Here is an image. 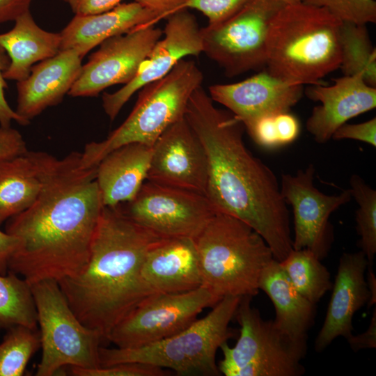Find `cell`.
I'll use <instances>...</instances> for the list:
<instances>
[{"instance_id": "cell-1", "label": "cell", "mask_w": 376, "mask_h": 376, "mask_svg": "<svg viewBox=\"0 0 376 376\" xmlns=\"http://www.w3.org/2000/svg\"><path fill=\"white\" fill-rule=\"evenodd\" d=\"M41 181L34 202L6 221L5 231L17 237L8 271L29 285L57 282L77 275L86 264L104 207L96 168H85L81 152L63 158L29 151Z\"/></svg>"}, {"instance_id": "cell-15", "label": "cell", "mask_w": 376, "mask_h": 376, "mask_svg": "<svg viewBox=\"0 0 376 376\" xmlns=\"http://www.w3.org/2000/svg\"><path fill=\"white\" fill-rule=\"evenodd\" d=\"M164 34L132 80L114 93H103L102 107L111 120L143 86L164 77L185 56H198L203 52L201 28L187 8L167 17Z\"/></svg>"}, {"instance_id": "cell-33", "label": "cell", "mask_w": 376, "mask_h": 376, "mask_svg": "<svg viewBox=\"0 0 376 376\" xmlns=\"http://www.w3.org/2000/svg\"><path fill=\"white\" fill-rule=\"evenodd\" d=\"M68 368L69 373L74 376H165L169 373L162 368L139 362L120 363L92 368Z\"/></svg>"}, {"instance_id": "cell-35", "label": "cell", "mask_w": 376, "mask_h": 376, "mask_svg": "<svg viewBox=\"0 0 376 376\" xmlns=\"http://www.w3.org/2000/svg\"><path fill=\"white\" fill-rule=\"evenodd\" d=\"M276 114L261 117L244 127L255 143L261 147L273 149L281 146L275 120Z\"/></svg>"}, {"instance_id": "cell-11", "label": "cell", "mask_w": 376, "mask_h": 376, "mask_svg": "<svg viewBox=\"0 0 376 376\" xmlns=\"http://www.w3.org/2000/svg\"><path fill=\"white\" fill-rule=\"evenodd\" d=\"M221 299L203 285L185 292L152 294L125 315L105 340L120 348L159 341L187 328L201 311Z\"/></svg>"}, {"instance_id": "cell-40", "label": "cell", "mask_w": 376, "mask_h": 376, "mask_svg": "<svg viewBox=\"0 0 376 376\" xmlns=\"http://www.w3.org/2000/svg\"><path fill=\"white\" fill-rule=\"evenodd\" d=\"M123 0H68L72 10L77 15L102 13L113 9Z\"/></svg>"}, {"instance_id": "cell-34", "label": "cell", "mask_w": 376, "mask_h": 376, "mask_svg": "<svg viewBox=\"0 0 376 376\" xmlns=\"http://www.w3.org/2000/svg\"><path fill=\"white\" fill-rule=\"evenodd\" d=\"M250 0H187L183 8L201 12L208 19V26H214L228 19Z\"/></svg>"}, {"instance_id": "cell-6", "label": "cell", "mask_w": 376, "mask_h": 376, "mask_svg": "<svg viewBox=\"0 0 376 376\" xmlns=\"http://www.w3.org/2000/svg\"><path fill=\"white\" fill-rule=\"evenodd\" d=\"M241 297H223L205 317L159 341L134 348L100 347V366L139 362L171 369L178 375L218 376L216 354L235 334L229 324Z\"/></svg>"}, {"instance_id": "cell-13", "label": "cell", "mask_w": 376, "mask_h": 376, "mask_svg": "<svg viewBox=\"0 0 376 376\" xmlns=\"http://www.w3.org/2000/svg\"><path fill=\"white\" fill-rule=\"evenodd\" d=\"M315 167L309 164L296 174H282L281 194L292 208L295 237L292 249H307L320 260L326 258L334 240L331 214L352 198L350 189L327 195L314 185Z\"/></svg>"}, {"instance_id": "cell-45", "label": "cell", "mask_w": 376, "mask_h": 376, "mask_svg": "<svg viewBox=\"0 0 376 376\" xmlns=\"http://www.w3.org/2000/svg\"><path fill=\"white\" fill-rule=\"evenodd\" d=\"M368 269L367 277L366 280L370 292V299L366 305L369 308L376 303V277L372 269V264L368 265Z\"/></svg>"}, {"instance_id": "cell-37", "label": "cell", "mask_w": 376, "mask_h": 376, "mask_svg": "<svg viewBox=\"0 0 376 376\" xmlns=\"http://www.w3.org/2000/svg\"><path fill=\"white\" fill-rule=\"evenodd\" d=\"M10 61L4 49L0 46V125L2 127H10L13 120L26 126L29 125L22 119L15 111L8 104L6 100L4 91L7 88L3 72L8 66Z\"/></svg>"}, {"instance_id": "cell-24", "label": "cell", "mask_w": 376, "mask_h": 376, "mask_svg": "<svg viewBox=\"0 0 376 376\" xmlns=\"http://www.w3.org/2000/svg\"><path fill=\"white\" fill-rule=\"evenodd\" d=\"M258 288L274 306L276 327L295 340L307 341L308 331L314 322L315 304L295 289L280 262L273 258L264 267Z\"/></svg>"}, {"instance_id": "cell-23", "label": "cell", "mask_w": 376, "mask_h": 376, "mask_svg": "<svg viewBox=\"0 0 376 376\" xmlns=\"http://www.w3.org/2000/svg\"><path fill=\"white\" fill-rule=\"evenodd\" d=\"M152 146L131 143L108 153L97 165L96 181L104 206L132 200L146 180Z\"/></svg>"}, {"instance_id": "cell-12", "label": "cell", "mask_w": 376, "mask_h": 376, "mask_svg": "<svg viewBox=\"0 0 376 376\" xmlns=\"http://www.w3.org/2000/svg\"><path fill=\"white\" fill-rule=\"evenodd\" d=\"M118 207L133 221L163 238L194 240L216 213L205 194L148 180L132 200Z\"/></svg>"}, {"instance_id": "cell-20", "label": "cell", "mask_w": 376, "mask_h": 376, "mask_svg": "<svg viewBox=\"0 0 376 376\" xmlns=\"http://www.w3.org/2000/svg\"><path fill=\"white\" fill-rule=\"evenodd\" d=\"M82 58L73 49L34 65L27 77L17 81L16 113L26 123L47 108L57 105L79 77Z\"/></svg>"}, {"instance_id": "cell-19", "label": "cell", "mask_w": 376, "mask_h": 376, "mask_svg": "<svg viewBox=\"0 0 376 376\" xmlns=\"http://www.w3.org/2000/svg\"><path fill=\"white\" fill-rule=\"evenodd\" d=\"M368 265L361 251L344 253L340 258L325 319L315 340L317 352L338 336L347 340L352 335L353 316L370 299L365 277Z\"/></svg>"}, {"instance_id": "cell-25", "label": "cell", "mask_w": 376, "mask_h": 376, "mask_svg": "<svg viewBox=\"0 0 376 376\" xmlns=\"http://www.w3.org/2000/svg\"><path fill=\"white\" fill-rule=\"evenodd\" d=\"M10 31L0 33V46L9 58L5 79L19 81L30 74L35 63L60 52L61 34L41 29L28 11L15 21Z\"/></svg>"}, {"instance_id": "cell-36", "label": "cell", "mask_w": 376, "mask_h": 376, "mask_svg": "<svg viewBox=\"0 0 376 376\" xmlns=\"http://www.w3.org/2000/svg\"><path fill=\"white\" fill-rule=\"evenodd\" d=\"M334 140L353 139L363 141L373 147H376V118L375 117L357 124L345 123L333 134Z\"/></svg>"}, {"instance_id": "cell-44", "label": "cell", "mask_w": 376, "mask_h": 376, "mask_svg": "<svg viewBox=\"0 0 376 376\" xmlns=\"http://www.w3.org/2000/svg\"><path fill=\"white\" fill-rule=\"evenodd\" d=\"M33 0H0V24L15 21L24 13L30 11Z\"/></svg>"}, {"instance_id": "cell-14", "label": "cell", "mask_w": 376, "mask_h": 376, "mask_svg": "<svg viewBox=\"0 0 376 376\" xmlns=\"http://www.w3.org/2000/svg\"><path fill=\"white\" fill-rule=\"evenodd\" d=\"M162 35L154 25H145L104 40L82 65L68 94L95 97L113 85L128 83Z\"/></svg>"}, {"instance_id": "cell-30", "label": "cell", "mask_w": 376, "mask_h": 376, "mask_svg": "<svg viewBox=\"0 0 376 376\" xmlns=\"http://www.w3.org/2000/svg\"><path fill=\"white\" fill-rule=\"evenodd\" d=\"M40 347L39 330L22 325L8 329L0 343V376H22Z\"/></svg>"}, {"instance_id": "cell-39", "label": "cell", "mask_w": 376, "mask_h": 376, "mask_svg": "<svg viewBox=\"0 0 376 376\" xmlns=\"http://www.w3.org/2000/svg\"><path fill=\"white\" fill-rule=\"evenodd\" d=\"M278 134L281 146L293 142L299 136L300 125L298 119L289 111L275 115Z\"/></svg>"}, {"instance_id": "cell-17", "label": "cell", "mask_w": 376, "mask_h": 376, "mask_svg": "<svg viewBox=\"0 0 376 376\" xmlns=\"http://www.w3.org/2000/svg\"><path fill=\"white\" fill-rule=\"evenodd\" d=\"M208 89L212 101L226 107L245 127L261 117L289 111L301 99L303 85L265 70L243 81L214 84Z\"/></svg>"}, {"instance_id": "cell-38", "label": "cell", "mask_w": 376, "mask_h": 376, "mask_svg": "<svg viewBox=\"0 0 376 376\" xmlns=\"http://www.w3.org/2000/svg\"><path fill=\"white\" fill-rule=\"evenodd\" d=\"M26 143L16 129L0 125V160L26 154Z\"/></svg>"}, {"instance_id": "cell-43", "label": "cell", "mask_w": 376, "mask_h": 376, "mask_svg": "<svg viewBox=\"0 0 376 376\" xmlns=\"http://www.w3.org/2000/svg\"><path fill=\"white\" fill-rule=\"evenodd\" d=\"M354 352L361 349L376 347V311L374 309L368 328L362 334L352 335L347 340Z\"/></svg>"}, {"instance_id": "cell-31", "label": "cell", "mask_w": 376, "mask_h": 376, "mask_svg": "<svg viewBox=\"0 0 376 376\" xmlns=\"http://www.w3.org/2000/svg\"><path fill=\"white\" fill-rule=\"evenodd\" d=\"M350 186L359 205L355 214L358 246L372 264L376 253V191L357 174L350 176Z\"/></svg>"}, {"instance_id": "cell-16", "label": "cell", "mask_w": 376, "mask_h": 376, "mask_svg": "<svg viewBox=\"0 0 376 376\" xmlns=\"http://www.w3.org/2000/svg\"><path fill=\"white\" fill-rule=\"evenodd\" d=\"M146 180L205 195L206 153L185 116L168 127L152 145Z\"/></svg>"}, {"instance_id": "cell-47", "label": "cell", "mask_w": 376, "mask_h": 376, "mask_svg": "<svg viewBox=\"0 0 376 376\" xmlns=\"http://www.w3.org/2000/svg\"><path fill=\"white\" fill-rule=\"evenodd\" d=\"M63 1H65V2H67V1H68V0H63Z\"/></svg>"}, {"instance_id": "cell-9", "label": "cell", "mask_w": 376, "mask_h": 376, "mask_svg": "<svg viewBox=\"0 0 376 376\" xmlns=\"http://www.w3.org/2000/svg\"><path fill=\"white\" fill-rule=\"evenodd\" d=\"M30 285L42 348L36 375L52 376L65 367L100 366L99 350L103 337L81 322L58 282L45 280Z\"/></svg>"}, {"instance_id": "cell-18", "label": "cell", "mask_w": 376, "mask_h": 376, "mask_svg": "<svg viewBox=\"0 0 376 376\" xmlns=\"http://www.w3.org/2000/svg\"><path fill=\"white\" fill-rule=\"evenodd\" d=\"M306 95L320 102L313 109L306 123L318 143H327L342 125L376 107V87L369 86L361 73L343 75L330 86L310 85Z\"/></svg>"}, {"instance_id": "cell-32", "label": "cell", "mask_w": 376, "mask_h": 376, "mask_svg": "<svg viewBox=\"0 0 376 376\" xmlns=\"http://www.w3.org/2000/svg\"><path fill=\"white\" fill-rule=\"evenodd\" d=\"M301 2L323 8L341 22L359 24L376 22L375 0H301Z\"/></svg>"}, {"instance_id": "cell-5", "label": "cell", "mask_w": 376, "mask_h": 376, "mask_svg": "<svg viewBox=\"0 0 376 376\" xmlns=\"http://www.w3.org/2000/svg\"><path fill=\"white\" fill-rule=\"evenodd\" d=\"M194 240L203 285L220 299L258 294L261 272L274 256L249 225L216 212Z\"/></svg>"}, {"instance_id": "cell-4", "label": "cell", "mask_w": 376, "mask_h": 376, "mask_svg": "<svg viewBox=\"0 0 376 376\" xmlns=\"http://www.w3.org/2000/svg\"><path fill=\"white\" fill-rule=\"evenodd\" d=\"M341 24L323 8L302 2L285 4L269 24L266 70L294 84H321L340 68Z\"/></svg>"}, {"instance_id": "cell-21", "label": "cell", "mask_w": 376, "mask_h": 376, "mask_svg": "<svg viewBox=\"0 0 376 376\" xmlns=\"http://www.w3.org/2000/svg\"><path fill=\"white\" fill-rule=\"evenodd\" d=\"M141 279L152 293H180L203 285L194 240L163 238L146 253Z\"/></svg>"}, {"instance_id": "cell-41", "label": "cell", "mask_w": 376, "mask_h": 376, "mask_svg": "<svg viewBox=\"0 0 376 376\" xmlns=\"http://www.w3.org/2000/svg\"><path fill=\"white\" fill-rule=\"evenodd\" d=\"M143 8L166 18L173 13L183 8L187 0H134Z\"/></svg>"}, {"instance_id": "cell-10", "label": "cell", "mask_w": 376, "mask_h": 376, "mask_svg": "<svg viewBox=\"0 0 376 376\" xmlns=\"http://www.w3.org/2000/svg\"><path fill=\"white\" fill-rule=\"evenodd\" d=\"M285 5L278 0H250L228 19L201 28L203 52L229 77L265 66L269 24Z\"/></svg>"}, {"instance_id": "cell-42", "label": "cell", "mask_w": 376, "mask_h": 376, "mask_svg": "<svg viewBox=\"0 0 376 376\" xmlns=\"http://www.w3.org/2000/svg\"><path fill=\"white\" fill-rule=\"evenodd\" d=\"M19 240L15 236L0 230V274L8 272L10 258L18 249Z\"/></svg>"}, {"instance_id": "cell-7", "label": "cell", "mask_w": 376, "mask_h": 376, "mask_svg": "<svg viewBox=\"0 0 376 376\" xmlns=\"http://www.w3.org/2000/svg\"><path fill=\"white\" fill-rule=\"evenodd\" d=\"M203 79L194 61L181 59L164 77L143 86L125 121L103 141L85 145L82 166L95 167L111 151L128 143L152 146L168 127L185 116L189 97Z\"/></svg>"}, {"instance_id": "cell-26", "label": "cell", "mask_w": 376, "mask_h": 376, "mask_svg": "<svg viewBox=\"0 0 376 376\" xmlns=\"http://www.w3.org/2000/svg\"><path fill=\"white\" fill-rule=\"evenodd\" d=\"M40 187L38 167L29 150L0 160V225L27 209Z\"/></svg>"}, {"instance_id": "cell-29", "label": "cell", "mask_w": 376, "mask_h": 376, "mask_svg": "<svg viewBox=\"0 0 376 376\" xmlns=\"http://www.w3.org/2000/svg\"><path fill=\"white\" fill-rule=\"evenodd\" d=\"M22 325L37 329V313L31 285L18 274H0V329Z\"/></svg>"}, {"instance_id": "cell-28", "label": "cell", "mask_w": 376, "mask_h": 376, "mask_svg": "<svg viewBox=\"0 0 376 376\" xmlns=\"http://www.w3.org/2000/svg\"><path fill=\"white\" fill-rule=\"evenodd\" d=\"M340 49V68L343 75L361 73L369 86L376 87V52L366 24L342 22Z\"/></svg>"}, {"instance_id": "cell-2", "label": "cell", "mask_w": 376, "mask_h": 376, "mask_svg": "<svg viewBox=\"0 0 376 376\" xmlns=\"http://www.w3.org/2000/svg\"><path fill=\"white\" fill-rule=\"evenodd\" d=\"M185 116L206 153L205 196L215 211L249 225L282 261L293 249L288 204L274 173L246 148L242 123L216 107L201 86L190 96Z\"/></svg>"}, {"instance_id": "cell-22", "label": "cell", "mask_w": 376, "mask_h": 376, "mask_svg": "<svg viewBox=\"0 0 376 376\" xmlns=\"http://www.w3.org/2000/svg\"><path fill=\"white\" fill-rule=\"evenodd\" d=\"M159 15L133 1L95 15H77L60 33V51L73 49L83 58L104 40L139 26L155 25Z\"/></svg>"}, {"instance_id": "cell-46", "label": "cell", "mask_w": 376, "mask_h": 376, "mask_svg": "<svg viewBox=\"0 0 376 376\" xmlns=\"http://www.w3.org/2000/svg\"><path fill=\"white\" fill-rule=\"evenodd\" d=\"M278 1H280L284 3L285 4H294V3H299L301 1V0H278Z\"/></svg>"}, {"instance_id": "cell-8", "label": "cell", "mask_w": 376, "mask_h": 376, "mask_svg": "<svg viewBox=\"0 0 376 376\" xmlns=\"http://www.w3.org/2000/svg\"><path fill=\"white\" fill-rule=\"evenodd\" d=\"M253 297H241L235 317L240 325L236 344L224 343L218 368L225 376H300L301 361L307 341H298L282 332L274 320H263L251 306Z\"/></svg>"}, {"instance_id": "cell-3", "label": "cell", "mask_w": 376, "mask_h": 376, "mask_svg": "<svg viewBox=\"0 0 376 376\" xmlns=\"http://www.w3.org/2000/svg\"><path fill=\"white\" fill-rule=\"evenodd\" d=\"M163 237L127 217L116 206H104L88 260L77 275L58 283L81 323L104 340L133 308L154 294L140 269L147 252Z\"/></svg>"}, {"instance_id": "cell-27", "label": "cell", "mask_w": 376, "mask_h": 376, "mask_svg": "<svg viewBox=\"0 0 376 376\" xmlns=\"http://www.w3.org/2000/svg\"><path fill=\"white\" fill-rule=\"evenodd\" d=\"M280 264L295 289L313 304L332 288L329 270L307 249H292Z\"/></svg>"}]
</instances>
